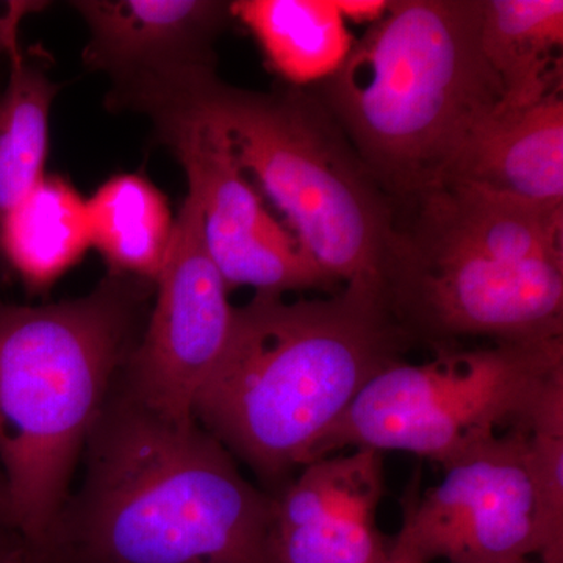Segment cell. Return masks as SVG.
<instances>
[{"label": "cell", "instance_id": "484cf974", "mask_svg": "<svg viewBox=\"0 0 563 563\" xmlns=\"http://www.w3.org/2000/svg\"><path fill=\"white\" fill-rule=\"evenodd\" d=\"M2 269H3V268H2V265H0V272H2Z\"/></svg>", "mask_w": 563, "mask_h": 563}, {"label": "cell", "instance_id": "cb8c5ba5", "mask_svg": "<svg viewBox=\"0 0 563 563\" xmlns=\"http://www.w3.org/2000/svg\"><path fill=\"white\" fill-rule=\"evenodd\" d=\"M0 525H9V507H7L5 487L0 476Z\"/></svg>", "mask_w": 563, "mask_h": 563}, {"label": "cell", "instance_id": "44dd1931", "mask_svg": "<svg viewBox=\"0 0 563 563\" xmlns=\"http://www.w3.org/2000/svg\"><path fill=\"white\" fill-rule=\"evenodd\" d=\"M0 563H57L41 553L16 529L0 525Z\"/></svg>", "mask_w": 563, "mask_h": 563}, {"label": "cell", "instance_id": "52a82bcc", "mask_svg": "<svg viewBox=\"0 0 563 563\" xmlns=\"http://www.w3.org/2000/svg\"><path fill=\"white\" fill-rule=\"evenodd\" d=\"M559 376L563 336L477 350L446 346L420 365L393 362L322 435L310 462L344 448H369L444 466L507 429L526 428Z\"/></svg>", "mask_w": 563, "mask_h": 563}, {"label": "cell", "instance_id": "ffe728a7", "mask_svg": "<svg viewBox=\"0 0 563 563\" xmlns=\"http://www.w3.org/2000/svg\"><path fill=\"white\" fill-rule=\"evenodd\" d=\"M51 5L40 0H7L0 2V96L9 80L11 54L20 46V25L29 14Z\"/></svg>", "mask_w": 563, "mask_h": 563}, {"label": "cell", "instance_id": "d6986e66", "mask_svg": "<svg viewBox=\"0 0 563 563\" xmlns=\"http://www.w3.org/2000/svg\"><path fill=\"white\" fill-rule=\"evenodd\" d=\"M539 496V563H563V376L551 383L526 426Z\"/></svg>", "mask_w": 563, "mask_h": 563}, {"label": "cell", "instance_id": "9c48e42d", "mask_svg": "<svg viewBox=\"0 0 563 563\" xmlns=\"http://www.w3.org/2000/svg\"><path fill=\"white\" fill-rule=\"evenodd\" d=\"M420 493L415 473L402 496V528L431 563H512L539 554V496L528 429H507L443 466Z\"/></svg>", "mask_w": 563, "mask_h": 563}, {"label": "cell", "instance_id": "7c38bea8", "mask_svg": "<svg viewBox=\"0 0 563 563\" xmlns=\"http://www.w3.org/2000/svg\"><path fill=\"white\" fill-rule=\"evenodd\" d=\"M384 455L369 448L303 465L274 496L276 563H379L391 540L377 529Z\"/></svg>", "mask_w": 563, "mask_h": 563}, {"label": "cell", "instance_id": "3957f363", "mask_svg": "<svg viewBox=\"0 0 563 563\" xmlns=\"http://www.w3.org/2000/svg\"><path fill=\"white\" fill-rule=\"evenodd\" d=\"M154 291L151 282L107 274L81 298L0 302V476L9 523L52 561L77 459L139 343Z\"/></svg>", "mask_w": 563, "mask_h": 563}, {"label": "cell", "instance_id": "d4e9b609", "mask_svg": "<svg viewBox=\"0 0 563 563\" xmlns=\"http://www.w3.org/2000/svg\"><path fill=\"white\" fill-rule=\"evenodd\" d=\"M512 563H539V562H532L531 559H523V561L512 562Z\"/></svg>", "mask_w": 563, "mask_h": 563}, {"label": "cell", "instance_id": "ac0fdd59", "mask_svg": "<svg viewBox=\"0 0 563 563\" xmlns=\"http://www.w3.org/2000/svg\"><path fill=\"white\" fill-rule=\"evenodd\" d=\"M41 47L11 54L9 80L0 96V218L44 177L51 110L63 85L49 76Z\"/></svg>", "mask_w": 563, "mask_h": 563}, {"label": "cell", "instance_id": "277c9868", "mask_svg": "<svg viewBox=\"0 0 563 563\" xmlns=\"http://www.w3.org/2000/svg\"><path fill=\"white\" fill-rule=\"evenodd\" d=\"M139 114L152 125L196 120L218 129L322 272L387 301L402 243L395 202L312 88L243 90L206 70L152 96Z\"/></svg>", "mask_w": 563, "mask_h": 563}, {"label": "cell", "instance_id": "2e32d148", "mask_svg": "<svg viewBox=\"0 0 563 563\" xmlns=\"http://www.w3.org/2000/svg\"><path fill=\"white\" fill-rule=\"evenodd\" d=\"M231 11L288 87L328 80L355 43L333 0H235Z\"/></svg>", "mask_w": 563, "mask_h": 563}, {"label": "cell", "instance_id": "5b68a950", "mask_svg": "<svg viewBox=\"0 0 563 563\" xmlns=\"http://www.w3.org/2000/svg\"><path fill=\"white\" fill-rule=\"evenodd\" d=\"M406 206L385 295L413 342L562 339L563 202L450 180Z\"/></svg>", "mask_w": 563, "mask_h": 563}, {"label": "cell", "instance_id": "5bb4252c", "mask_svg": "<svg viewBox=\"0 0 563 563\" xmlns=\"http://www.w3.org/2000/svg\"><path fill=\"white\" fill-rule=\"evenodd\" d=\"M91 247L87 199L58 174L0 218V265L32 292L51 290Z\"/></svg>", "mask_w": 563, "mask_h": 563}, {"label": "cell", "instance_id": "8992f818", "mask_svg": "<svg viewBox=\"0 0 563 563\" xmlns=\"http://www.w3.org/2000/svg\"><path fill=\"white\" fill-rule=\"evenodd\" d=\"M481 16L483 0H391L342 68L312 87L393 202L444 184L470 133L501 102Z\"/></svg>", "mask_w": 563, "mask_h": 563}, {"label": "cell", "instance_id": "6da1fadb", "mask_svg": "<svg viewBox=\"0 0 563 563\" xmlns=\"http://www.w3.org/2000/svg\"><path fill=\"white\" fill-rule=\"evenodd\" d=\"M58 563H276L274 496L244 479L224 444L128 395L103 407Z\"/></svg>", "mask_w": 563, "mask_h": 563}, {"label": "cell", "instance_id": "e0dca14e", "mask_svg": "<svg viewBox=\"0 0 563 563\" xmlns=\"http://www.w3.org/2000/svg\"><path fill=\"white\" fill-rule=\"evenodd\" d=\"M91 247L114 276L155 284L174 235L165 192L143 173H118L87 199Z\"/></svg>", "mask_w": 563, "mask_h": 563}, {"label": "cell", "instance_id": "9a60e30c", "mask_svg": "<svg viewBox=\"0 0 563 563\" xmlns=\"http://www.w3.org/2000/svg\"><path fill=\"white\" fill-rule=\"evenodd\" d=\"M481 46L501 87V109L561 90L562 0H483Z\"/></svg>", "mask_w": 563, "mask_h": 563}, {"label": "cell", "instance_id": "8fae6325", "mask_svg": "<svg viewBox=\"0 0 563 563\" xmlns=\"http://www.w3.org/2000/svg\"><path fill=\"white\" fill-rule=\"evenodd\" d=\"M87 24L81 62L109 80L107 110L133 113L152 92L217 70V43L233 22L225 0H73Z\"/></svg>", "mask_w": 563, "mask_h": 563}, {"label": "cell", "instance_id": "4fadbf2b", "mask_svg": "<svg viewBox=\"0 0 563 563\" xmlns=\"http://www.w3.org/2000/svg\"><path fill=\"white\" fill-rule=\"evenodd\" d=\"M462 180L536 202H563V95L495 110L477 124L446 181Z\"/></svg>", "mask_w": 563, "mask_h": 563}, {"label": "cell", "instance_id": "30bf717a", "mask_svg": "<svg viewBox=\"0 0 563 563\" xmlns=\"http://www.w3.org/2000/svg\"><path fill=\"white\" fill-rule=\"evenodd\" d=\"M152 143L172 151L187 174L188 191L201 210L203 244L229 291L251 287L284 296L339 287L266 209L218 129L196 120L158 122Z\"/></svg>", "mask_w": 563, "mask_h": 563}, {"label": "cell", "instance_id": "7a4b0ae2", "mask_svg": "<svg viewBox=\"0 0 563 563\" xmlns=\"http://www.w3.org/2000/svg\"><path fill=\"white\" fill-rule=\"evenodd\" d=\"M413 343L384 296L343 287L324 299L255 292L196 421L280 490L365 385Z\"/></svg>", "mask_w": 563, "mask_h": 563}, {"label": "cell", "instance_id": "603a6c76", "mask_svg": "<svg viewBox=\"0 0 563 563\" xmlns=\"http://www.w3.org/2000/svg\"><path fill=\"white\" fill-rule=\"evenodd\" d=\"M379 563H428L415 547L409 533L401 526V531L391 540L387 554Z\"/></svg>", "mask_w": 563, "mask_h": 563}, {"label": "cell", "instance_id": "7402d4cb", "mask_svg": "<svg viewBox=\"0 0 563 563\" xmlns=\"http://www.w3.org/2000/svg\"><path fill=\"white\" fill-rule=\"evenodd\" d=\"M344 22L376 24L383 20L391 7V0H333Z\"/></svg>", "mask_w": 563, "mask_h": 563}, {"label": "cell", "instance_id": "ba28073f", "mask_svg": "<svg viewBox=\"0 0 563 563\" xmlns=\"http://www.w3.org/2000/svg\"><path fill=\"white\" fill-rule=\"evenodd\" d=\"M154 306L124 368L125 395L174 422L196 421V404L231 342L235 306L202 240L198 199L187 192Z\"/></svg>", "mask_w": 563, "mask_h": 563}]
</instances>
